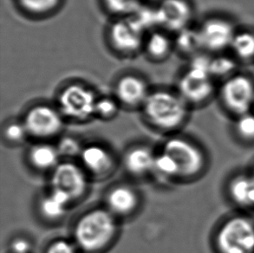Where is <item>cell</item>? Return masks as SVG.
Returning a JSON list of instances; mask_svg holds the SVG:
<instances>
[{"instance_id": "cell-1", "label": "cell", "mask_w": 254, "mask_h": 253, "mask_svg": "<svg viewBox=\"0 0 254 253\" xmlns=\"http://www.w3.org/2000/svg\"><path fill=\"white\" fill-rule=\"evenodd\" d=\"M145 117L162 129H173L184 122L188 103L179 93L157 90L148 95L142 105Z\"/></svg>"}, {"instance_id": "cell-2", "label": "cell", "mask_w": 254, "mask_h": 253, "mask_svg": "<svg viewBox=\"0 0 254 253\" xmlns=\"http://www.w3.org/2000/svg\"><path fill=\"white\" fill-rule=\"evenodd\" d=\"M117 232V223L111 212L96 209L80 218L75 228V240L86 252H96L105 247Z\"/></svg>"}, {"instance_id": "cell-3", "label": "cell", "mask_w": 254, "mask_h": 253, "mask_svg": "<svg viewBox=\"0 0 254 253\" xmlns=\"http://www.w3.org/2000/svg\"><path fill=\"white\" fill-rule=\"evenodd\" d=\"M216 243L221 253H254V223L244 217L228 219L220 227Z\"/></svg>"}, {"instance_id": "cell-4", "label": "cell", "mask_w": 254, "mask_h": 253, "mask_svg": "<svg viewBox=\"0 0 254 253\" xmlns=\"http://www.w3.org/2000/svg\"><path fill=\"white\" fill-rule=\"evenodd\" d=\"M97 99L95 93L89 87L73 83L66 86L60 93L59 110L63 117L72 120H88L96 115Z\"/></svg>"}, {"instance_id": "cell-5", "label": "cell", "mask_w": 254, "mask_h": 253, "mask_svg": "<svg viewBox=\"0 0 254 253\" xmlns=\"http://www.w3.org/2000/svg\"><path fill=\"white\" fill-rule=\"evenodd\" d=\"M220 96L232 113L239 117L249 113L254 104V80L244 74H234L220 86Z\"/></svg>"}, {"instance_id": "cell-6", "label": "cell", "mask_w": 254, "mask_h": 253, "mask_svg": "<svg viewBox=\"0 0 254 253\" xmlns=\"http://www.w3.org/2000/svg\"><path fill=\"white\" fill-rule=\"evenodd\" d=\"M145 32L133 17H121L110 26V44L117 52L133 54L143 46Z\"/></svg>"}, {"instance_id": "cell-7", "label": "cell", "mask_w": 254, "mask_h": 253, "mask_svg": "<svg viewBox=\"0 0 254 253\" xmlns=\"http://www.w3.org/2000/svg\"><path fill=\"white\" fill-rule=\"evenodd\" d=\"M198 29L203 51L215 53L231 47L237 33L232 22L220 17L207 18Z\"/></svg>"}, {"instance_id": "cell-8", "label": "cell", "mask_w": 254, "mask_h": 253, "mask_svg": "<svg viewBox=\"0 0 254 253\" xmlns=\"http://www.w3.org/2000/svg\"><path fill=\"white\" fill-rule=\"evenodd\" d=\"M179 94L187 103L199 104L209 99L214 93V83L209 72L190 68L179 81Z\"/></svg>"}, {"instance_id": "cell-9", "label": "cell", "mask_w": 254, "mask_h": 253, "mask_svg": "<svg viewBox=\"0 0 254 253\" xmlns=\"http://www.w3.org/2000/svg\"><path fill=\"white\" fill-rule=\"evenodd\" d=\"M163 152L169 154L177 164L180 176H193L202 169L204 156L193 144L181 138L166 141Z\"/></svg>"}, {"instance_id": "cell-10", "label": "cell", "mask_w": 254, "mask_h": 253, "mask_svg": "<svg viewBox=\"0 0 254 253\" xmlns=\"http://www.w3.org/2000/svg\"><path fill=\"white\" fill-rule=\"evenodd\" d=\"M60 111L49 105H38L28 111L24 124L33 136L51 137L62 129L64 120Z\"/></svg>"}, {"instance_id": "cell-11", "label": "cell", "mask_w": 254, "mask_h": 253, "mask_svg": "<svg viewBox=\"0 0 254 253\" xmlns=\"http://www.w3.org/2000/svg\"><path fill=\"white\" fill-rule=\"evenodd\" d=\"M52 189L69 195L71 199L79 198L87 189V178L84 172L71 162L58 165L52 173Z\"/></svg>"}, {"instance_id": "cell-12", "label": "cell", "mask_w": 254, "mask_h": 253, "mask_svg": "<svg viewBox=\"0 0 254 253\" xmlns=\"http://www.w3.org/2000/svg\"><path fill=\"white\" fill-rule=\"evenodd\" d=\"M157 10L160 27L175 33L189 27L193 16L192 5L188 0H163Z\"/></svg>"}, {"instance_id": "cell-13", "label": "cell", "mask_w": 254, "mask_h": 253, "mask_svg": "<svg viewBox=\"0 0 254 253\" xmlns=\"http://www.w3.org/2000/svg\"><path fill=\"white\" fill-rule=\"evenodd\" d=\"M149 94L147 83L137 75H124L116 85L117 99L126 106H142Z\"/></svg>"}, {"instance_id": "cell-14", "label": "cell", "mask_w": 254, "mask_h": 253, "mask_svg": "<svg viewBox=\"0 0 254 253\" xmlns=\"http://www.w3.org/2000/svg\"><path fill=\"white\" fill-rule=\"evenodd\" d=\"M80 156L84 167L96 175L104 174L112 166L110 153L97 145L84 147Z\"/></svg>"}, {"instance_id": "cell-15", "label": "cell", "mask_w": 254, "mask_h": 253, "mask_svg": "<svg viewBox=\"0 0 254 253\" xmlns=\"http://www.w3.org/2000/svg\"><path fill=\"white\" fill-rule=\"evenodd\" d=\"M155 156L148 147H135L127 153L125 158V166L134 175H145L148 172L154 171Z\"/></svg>"}, {"instance_id": "cell-16", "label": "cell", "mask_w": 254, "mask_h": 253, "mask_svg": "<svg viewBox=\"0 0 254 253\" xmlns=\"http://www.w3.org/2000/svg\"><path fill=\"white\" fill-rule=\"evenodd\" d=\"M107 200L110 212L117 214L128 213L137 205V196L132 189L127 187H118L113 189Z\"/></svg>"}, {"instance_id": "cell-17", "label": "cell", "mask_w": 254, "mask_h": 253, "mask_svg": "<svg viewBox=\"0 0 254 253\" xmlns=\"http://www.w3.org/2000/svg\"><path fill=\"white\" fill-rule=\"evenodd\" d=\"M72 199L65 192L52 189L50 194L45 196L40 203L42 214L51 219L61 218Z\"/></svg>"}, {"instance_id": "cell-18", "label": "cell", "mask_w": 254, "mask_h": 253, "mask_svg": "<svg viewBox=\"0 0 254 253\" xmlns=\"http://www.w3.org/2000/svg\"><path fill=\"white\" fill-rule=\"evenodd\" d=\"M229 190L232 198L237 204L246 207H254V176H238L231 182Z\"/></svg>"}, {"instance_id": "cell-19", "label": "cell", "mask_w": 254, "mask_h": 253, "mask_svg": "<svg viewBox=\"0 0 254 253\" xmlns=\"http://www.w3.org/2000/svg\"><path fill=\"white\" fill-rule=\"evenodd\" d=\"M59 150L57 147L50 144H39L31 148L30 151V161L34 167L46 170L54 168L59 164Z\"/></svg>"}, {"instance_id": "cell-20", "label": "cell", "mask_w": 254, "mask_h": 253, "mask_svg": "<svg viewBox=\"0 0 254 253\" xmlns=\"http://www.w3.org/2000/svg\"><path fill=\"white\" fill-rule=\"evenodd\" d=\"M144 45L146 51L152 59L162 60L169 55L174 42L164 31L155 30L146 38Z\"/></svg>"}, {"instance_id": "cell-21", "label": "cell", "mask_w": 254, "mask_h": 253, "mask_svg": "<svg viewBox=\"0 0 254 253\" xmlns=\"http://www.w3.org/2000/svg\"><path fill=\"white\" fill-rule=\"evenodd\" d=\"M176 34L174 45L182 54L192 58L200 53V51H203L199 29H193L189 26Z\"/></svg>"}, {"instance_id": "cell-22", "label": "cell", "mask_w": 254, "mask_h": 253, "mask_svg": "<svg viewBox=\"0 0 254 253\" xmlns=\"http://www.w3.org/2000/svg\"><path fill=\"white\" fill-rule=\"evenodd\" d=\"M231 49L235 56L241 60H252L254 59V33L252 31H243L237 32L232 42Z\"/></svg>"}, {"instance_id": "cell-23", "label": "cell", "mask_w": 254, "mask_h": 253, "mask_svg": "<svg viewBox=\"0 0 254 253\" xmlns=\"http://www.w3.org/2000/svg\"><path fill=\"white\" fill-rule=\"evenodd\" d=\"M237 63L232 58L227 56H217L211 58L209 73L212 77L223 78L230 77L234 75L237 68Z\"/></svg>"}, {"instance_id": "cell-24", "label": "cell", "mask_w": 254, "mask_h": 253, "mask_svg": "<svg viewBox=\"0 0 254 253\" xmlns=\"http://www.w3.org/2000/svg\"><path fill=\"white\" fill-rule=\"evenodd\" d=\"M131 17L134 18L139 25L142 28V30L147 31H155L156 28L160 27L159 25V16L157 7L148 6V5H141L135 13L133 14Z\"/></svg>"}, {"instance_id": "cell-25", "label": "cell", "mask_w": 254, "mask_h": 253, "mask_svg": "<svg viewBox=\"0 0 254 253\" xmlns=\"http://www.w3.org/2000/svg\"><path fill=\"white\" fill-rule=\"evenodd\" d=\"M110 12L122 17H130L142 5L141 0H103Z\"/></svg>"}, {"instance_id": "cell-26", "label": "cell", "mask_w": 254, "mask_h": 253, "mask_svg": "<svg viewBox=\"0 0 254 253\" xmlns=\"http://www.w3.org/2000/svg\"><path fill=\"white\" fill-rule=\"evenodd\" d=\"M62 0H17L20 6L29 13L45 15L55 10Z\"/></svg>"}, {"instance_id": "cell-27", "label": "cell", "mask_w": 254, "mask_h": 253, "mask_svg": "<svg viewBox=\"0 0 254 253\" xmlns=\"http://www.w3.org/2000/svg\"><path fill=\"white\" fill-rule=\"evenodd\" d=\"M154 171L169 178L180 176L178 166L175 163L174 159L163 151L155 156Z\"/></svg>"}, {"instance_id": "cell-28", "label": "cell", "mask_w": 254, "mask_h": 253, "mask_svg": "<svg viewBox=\"0 0 254 253\" xmlns=\"http://www.w3.org/2000/svg\"><path fill=\"white\" fill-rule=\"evenodd\" d=\"M236 129L245 139L254 140V115L249 112L239 117Z\"/></svg>"}, {"instance_id": "cell-29", "label": "cell", "mask_w": 254, "mask_h": 253, "mask_svg": "<svg viewBox=\"0 0 254 253\" xmlns=\"http://www.w3.org/2000/svg\"><path fill=\"white\" fill-rule=\"evenodd\" d=\"M118 103L110 97L98 98L96 102V115L103 118H110L117 115Z\"/></svg>"}, {"instance_id": "cell-30", "label": "cell", "mask_w": 254, "mask_h": 253, "mask_svg": "<svg viewBox=\"0 0 254 253\" xmlns=\"http://www.w3.org/2000/svg\"><path fill=\"white\" fill-rule=\"evenodd\" d=\"M60 156H67L72 157L77 154H81L83 148L81 147L79 142L71 137H64L59 141V145L57 146Z\"/></svg>"}, {"instance_id": "cell-31", "label": "cell", "mask_w": 254, "mask_h": 253, "mask_svg": "<svg viewBox=\"0 0 254 253\" xmlns=\"http://www.w3.org/2000/svg\"><path fill=\"white\" fill-rule=\"evenodd\" d=\"M29 134L24 123L13 122L8 124L4 128V135L8 140L12 142H18L24 140L25 136Z\"/></svg>"}, {"instance_id": "cell-32", "label": "cell", "mask_w": 254, "mask_h": 253, "mask_svg": "<svg viewBox=\"0 0 254 253\" xmlns=\"http://www.w3.org/2000/svg\"><path fill=\"white\" fill-rule=\"evenodd\" d=\"M46 253H77L72 243L65 240H59L52 243Z\"/></svg>"}, {"instance_id": "cell-33", "label": "cell", "mask_w": 254, "mask_h": 253, "mask_svg": "<svg viewBox=\"0 0 254 253\" xmlns=\"http://www.w3.org/2000/svg\"><path fill=\"white\" fill-rule=\"evenodd\" d=\"M11 251L13 253H30L31 245L25 239H16L11 244Z\"/></svg>"}, {"instance_id": "cell-34", "label": "cell", "mask_w": 254, "mask_h": 253, "mask_svg": "<svg viewBox=\"0 0 254 253\" xmlns=\"http://www.w3.org/2000/svg\"><path fill=\"white\" fill-rule=\"evenodd\" d=\"M153 1H158V2H160V3H161V2H162V1H163V0H153Z\"/></svg>"}, {"instance_id": "cell-35", "label": "cell", "mask_w": 254, "mask_h": 253, "mask_svg": "<svg viewBox=\"0 0 254 253\" xmlns=\"http://www.w3.org/2000/svg\"><path fill=\"white\" fill-rule=\"evenodd\" d=\"M253 176H254V175H253Z\"/></svg>"}]
</instances>
